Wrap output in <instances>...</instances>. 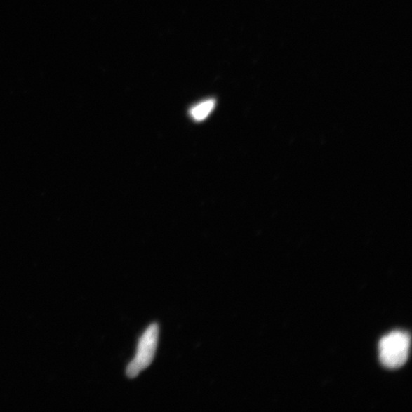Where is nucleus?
Masks as SVG:
<instances>
[{"label":"nucleus","instance_id":"3","mask_svg":"<svg viewBox=\"0 0 412 412\" xmlns=\"http://www.w3.org/2000/svg\"><path fill=\"white\" fill-rule=\"evenodd\" d=\"M215 107V101L214 100H208L192 107L190 111V115L192 119L197 121H204L211 114Z\"/></svg>","mask_w":412,"mask_h":412},{"label":"nucleus","instance_id":"1","mask_svg":"<svg viewBox=\"0 0 412 412\" xmlns=\"http://www.w3.org/2000/svg\"><path fill=\"white\" fill-rule=\"evenodd\" d=\"M411 337L406 332L394 331L383 338L379 345L381 364L389 369H399L408 361Z\"/></svg>","mask_w":412,"mask_h":412},{"label":"nucleus","instance_id":"2","mask_svg":"<svg viewBox=\"0 0 412 412\" xmlns=\"http://www.w3.org/2000/svg\"><path fill=\"white\" fill-rule=\"evenodd\" d=\"M159 338V326L154 323L140 338L135 358L127 366L126 374L131 379L147 369L154 361Z\"/></svg>","mask_w":412,"mask_h":412}]
</instances>
